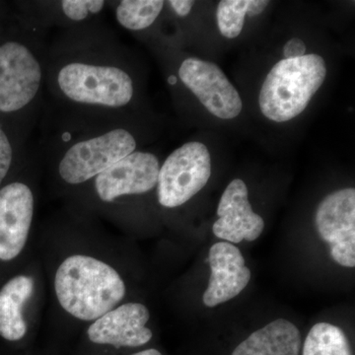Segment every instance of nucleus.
<instances>
[{
	"label": "nucleus",
	"mask_w": 355,
	"mask_h": 355,
	"mask_svg": "<svg viewBox=\"0 0 355 355\" xmlns=\"http://www.w3.org/2000/svg\"><path fill=\"white\" fill-rule=\"evenodd\" d=\"M211 175V159L200 142L184 144L173 151L160 166L157 184L159 205L176 209L205 188Z\"/></svg>",
	"instance_id": "6e6552de"
},
{
	"label": "nucleus",
	"mask_w": 355,
	"mask_h": 355,
	"mask_svg": "<svg viewBox=\"0 0 355 355\" xmlns=\"http://www.w3.org/2000/svg\"><path fill=\"white\" fill-rule=\"evenodd\" d=\"M37 158L36 148L24 166L0 188V261L20 256L34 222L36 193L30 170Z\"/></svg>",
	"instance_id": "423d86ee"
},
{
	"label": "nucleus",
	"mask_w": 355,
	"mask_h": 355,
	"mask_svg": "<svg viewBox=\"0 0 355 355\" xmlns=\"http://www.w3.org/2000/svg\"><path fill=\"white\" fill-rule=\"evenodd\" d=\"M315 223L320 237L330 246L331 259L345 268H354V189L327 196L318 207Z\"/></svg>",
	"instance_id": "9d476101"
},
{
	"label": "nucleus",
	"mask_w": 355,
	"mask_h": 355,
	"mask_svg": "<svg viewBox=\"0 0 355 355\" xmlns=\"http://www.w3.org/2000/svg\"><path fill=\"white\" fill-rule=\"evenodd\" d=\"M166 2L163 0H121L109 1L114 19L130 32L146 31L160 17Z\"/></svg>",
	"instance_id": "f3484780"
},
{
	"label": "nucleus",
	"mask_w": 355,
	"mask_h": 355,
	"mask_svg": "<svg viewBox=\"0 0 355 355\" xmlns=\"http://www.w3.org/2000/svg\"><path fill=\"white\" fill-rule=\"evenodd\" d=\"M35 280L27 275L9 279L0 289V336L9 343H18L28 333L24 307L32 297Z\"/></svg>",
	"instance_id": "2eb2a0df"
},
{
	"label": "nucleus",
	"mask_w": 355,
	"mask_h": 355,
	"mask_svg": "<svg viewBox=\"0 0 355 355\" xmlns=\"http://www.w3.org/2000/svg\"><path fill=\"white\" fill-rule=\"evenodd\" d=\"M301 345L297 327L288 320L277 319L248 336L232 355H299Z\"/></svg>",
	"instance_id": "dca6fc26"
},
{
	"label": "nucleus",
	"mask_w": 355,
	"mask_h": 355,
	"mask_svg": "<svg viewBox=\"0 0 355 355\" xmlns=\"http://www.w3.org/2000/svg\"><path fill=\"white\" fill-rule=\"evenodd\" d=\"M248 196L246 184L241 179L233 180L228 184L217 207L219 218L212 227L217 238L228 243H241L244 240L253 242L260 237L265 221L254 214Z\"/></svg>",
	"instance_id": "ddd939ff"
},
{
	"label": "nucleus",
	"mask_w": 355,
	"mask_h": 355,
	"mask_svg": "<svg viewBox=\"0 0 355 355\" xmlns=\"http://www.w3.org/2000/svg\"><path fill=\"white\" fill-rule=\"evenodd\" d=\"M130 355H163L159 350L155 349H148L146 350H141V352H135Z\"/></svg>",
	"instance_id": "393cba45"
},
{
	"label": "nucleus",
	"mask_w": 355,
	"mask_h": 355,
	"mask_svg": "<svg viewBox=\"0 0 355 355\" xmlns=\"http://www.w3.org/2000/svg\"><path fill=\"white\" fill-rule=\"evenodd\" d=\"M46 36L12 6L0 29V123L30 137L44 107Z\"/></svg>",
	"instance_id": "7ed1b4c3"
},
{
	"label": "nucleus",
	"mask_w": 355,
	"mask_h": 355,
	"mask_svg": "<svg viewBox=\"0 0 355 355\" xmlns=\"http://www.w3.org/2000/svg\"><path fill=\"white\" fill-rule=\"evenodd\" d=\"M270 1H265V0H250L249 8H248V15L250 17H254V16L260 15L261 12L268 6Z\"/></svg>",
	"instance_id": "5701e85b"
},
{
	"label": "nucleus",
	"mask_w": 355,
	"mask_h": 355,
	"mask_svg": "<svg viewBox=\"0 0 355 355\" xmlns=\"http://www.w3.org/2000/svg\"><path fill=\"white\" fill-rule=\"evenodd\" d=\"M172 9L173 12L179 17H186L190 14L195 2L191 0H169L166 2Z\"/></svg>",
	"instance_id": "4be33fe9"
},
{
	"label": "nucleus",
	"mask_w": 355,
	"mask_h": 355,
	"mask_svg": "<svg viewBox=\"0 0 355 355\" xmlns=\"http://www.w3.org/2000/svg\"><path fill=\"white\" fill-rule=\"evenodd\" d=\"M30 135L0 123V188L27 162L34 147Z\"/></svg>",
	"instance_id": "a211bd4d"
},
{
	"label": "nucleus",
	"mask_w": 355,
	"mask_h": 355,
	"mask_svg": "<svg viewBox=\"0 0 355 355\" xmlns=\"http://www.w3.org/2000/svg\"><path fill=\"white\" fill-rule=\"evenodd\" d=\"M11 14V6L6 1H0V29L6 25Z\"/></svg>",
	"instance_id": "b1692460"
},
{
	"label": "nucleus",
	"mask_w": 355,
	"mask_h": 355,
	"mask_svg": "<svg viewBox=\"0 0 355 355\" xmlns=\"http://www.w3.org/2000/svg\"><path fill=\"white\" fill-rule=\"evenodd\" d=\"M326 76L324 58L314 53L280 60L261 86L259 97L261 113L277 123L292 120L304 111Z\"/></svg>",
	"instance_id": "39448f33"
},
{
	"label": "nucleus",
	"mask_w": 355,
	"mask_h": 355,
	"mask_svg": "<svg viewBox=\"0 0 355 355\" xmlns=\"http://www.w3.org/2000/svg\"><path fill=\"white\" fill-rule=\"evenodd\" d=\"M250 0H222L217 7L216 18L219 31L227 39L241 34Z\"/></svg>",
	"instance_id": "aec40b11"
},
{
	"label": "nucleus",
	"mask_w": 355,
	"mask_h": 355,
	"mask_svg": "<svg viewBox=\"0 0 355 355\" xmlns=\"http://www.w3.org/2000/svg\"><path fill=\"white\" fill-rule=\"evenodd\" d=\"M159 169L160 161L155 154L137 150L96 176L80 190L90 193L96 207L113 210L127 198L146 195L155 189Z\"/></svg>",
	"instance_id": "0eeeda50"
},
{
	"label": "nucleus",
	"mask_w": 355,
	"mask_h": 355,
	"mask_svg": "<svg viewBox=\"0 0 355 355\" xmlns=\"http://www.w3.org/2000/svg\"><path fill=\"white\" fill-rule=\"evenodd\" d=\"M306 46L304 42L298 38L289 40L284 48V55L286 60L304 57Z\"/></svg>",
	"instance_id": "412c9836"
},
{
	"label": "nucleus",
	"mask_w": 355,
	"mask_h": 355,
	"mask_svg": "<svg viewBox=\"0 0 355 355\" xmlns=\"http://www.w3.org/2000/svg\"><path fill=\"white\" fill-rule=\"evenodd\" d=\"M209 286L202 296L203 304L212 308L235 298L249 284L251 270L234 245L219 242L209 250Z\"/></svg>",
	"instance_id": "4468645a"
},
{
	"label": "nucleus",
	"mask_w": 355,
	"mask_h": 355,
	"mask_svg": "<svg viewBox=\"0 0 355 355\" xmlns=\"http://www.w3.org/2000/svg\"><path fill=\"white\" fill-rule=\"evenodd\" d=\"M302 355H354L345 331L335 324L318 323L306 336Z\"/></svg>",
	"instance_id": "6ab92c4d"
},
{
	"label": "nucleus",
	"mask_w": 355,
	"mask_h": 355,
	"mask_svg": "<svg viewBox=\"0 0 355 355\" xmlns=\"http://www.w3.org/2000/svg\"><path fill=\"white\" fill-rule=\"evenodd\" d=\"M46 91L55 111L127 118L137 85L125 51L101 22L60 31L49 44Z\"/></svg>",
	"instance_id": "f257e3e1"
},
{
	"label": "nucleus",
	"mask_w": 355,
	"mask_h": 355,
	"mask_svg": "<svg viewBox=\"0 0 355 355\" xmlns=\"http://www.w3.org/2000/svg\"><path fill=\"white\" fill-rule=\"evenodd\" d=\"M36 150L55 181L83 189L121 159L139 150L128 118L80 116L46 108Z\"/></svg>",
	"instance_id": "f03ea898"
},
{
	"label": "nucleus",
	"mask_w": 355,
	"mask_h": 355,
	"mask_svg": "<svg viewBox=\"0 0 355 355\" xmlns=\"http://www.w3.org/2000/svg\"><path fill=\"white\" fill-rule=\"evenodd\" d=\"M150 313L141 303L116 306L87 329L89 342L114 349H135L150 342L153 334L146 324Z\"/></svg>",
	"instance_id": "9b49d317"
},
{
	"label": "nucleus",
	"mask_w": 355,
	"mask_h": 355,
	"mask_svg": "<svg viewBox=\"0 0 355 355\" xmlns=\"http://www.w3.org/2000/svg\"><path fill=\"white\" fill-rule=\"evenodd\" d=\"M16 10L48 32L51 27L60 31L79 29L103 22L109 1L106 0H38L17 1Z\"/></svg>",
	"instance_id": "f8f14e48"
},
{
	"label": "nucleus",
	"mask_w": 355,
	"mask_h": 355,
	"mask_svg": "<svg viewBox=\"0 0 355 355\" xmlns=\"http://www.w3.org/2000/svg\"><path fill=\"white\" fill-rule=\"evenodd\" d=\"M53 284L62 309L84 322H94L113 310L127 293L123 277L113 266L86 254L64 259Z\"/></svg>",
	"instance_id": "20e7f679"
},
{
	"label": "nucleus",
	"mask_w": 355,
	"mask_h": 355,
	"mask_svg": "<svg viewBox=\"0 0 355 355\" xmlns=\"http://www.w3.org/2000/svg\"><path fill=\"white\" fill-rule=\"evenodd\" d=\"M175 76L217 118L232 120L241 113L239 93L216 64L188 58L180 65Z\"/></svg>",
	"instance_id": "1a4fd4ad"
}]
</instances>
